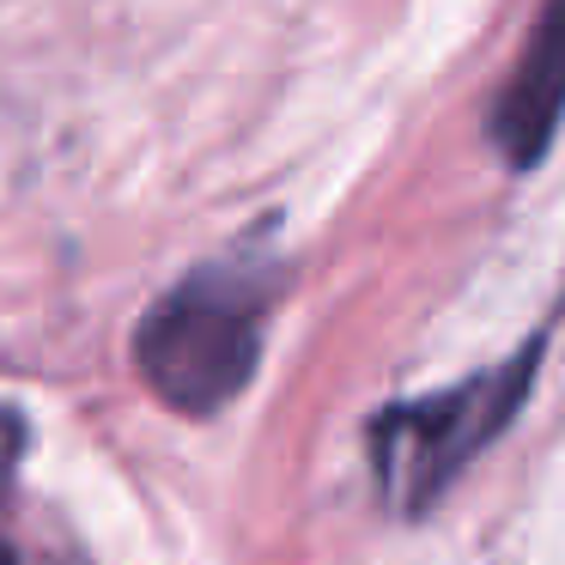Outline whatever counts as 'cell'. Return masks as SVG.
<instances>
[{"label": "cell", "instance_id": "1", "mask_svg": "<svg viewBox=\"0 0 565 565\" xmlns=\"http://www.w3.org/2000/svg\"><path fill=\"white\" fill-rule=\"evenodd\" d=\"M274 268L268 262H207L177 280L135 329L140 383L183 419H213L249 390L268 341Z\"/></svg>", "mask_w": 565, "mask_h": 565}, {"label": "cell", "instance_id": "2", "mask_svg": "<svg viewBox=\"0 0 565 565\" xmlns=\"http://www.w3.org/2000/svg\"><path fill=\"white\" fill-rule=\"evenodd\" d=\"M535 371H541V334L529 347H516L504 365H487L475 377L450 383V390L377 407V419L365 431L377 499L395 516H426L450 492V480L511 426Z\"/></svg>", "mask_w": 565, "mask_h": 565}, {"label": "cell", "instance_id": "3", "mask_svg": "<svg viewBox=\"0 0 565 565\" xmlns=\"http://www.w3.org/2000/svg\"><path fill=\"white\" fill-rule=\"evenodd\" d=\"M559 116H565V0H547L523 43V62L499 92L492 140L516 171H529V164H541Z\"/></svg>", "mask_w": 565, "mask_h": 565}, {"label": "cell", "instance_id": "4", "mask_svg": "<svg viewBox=\"0 0 565 565\" xmlns=\"http://www.w3.org/2000/svg\"><path fill=\"white\" fill-rule=\"evenodd\" d=\"M19 450H25V419L0 407V492L13 487V468H19Z\"/></svg>", "mask_w": 565, "mask_h": 565}]
</instances>
